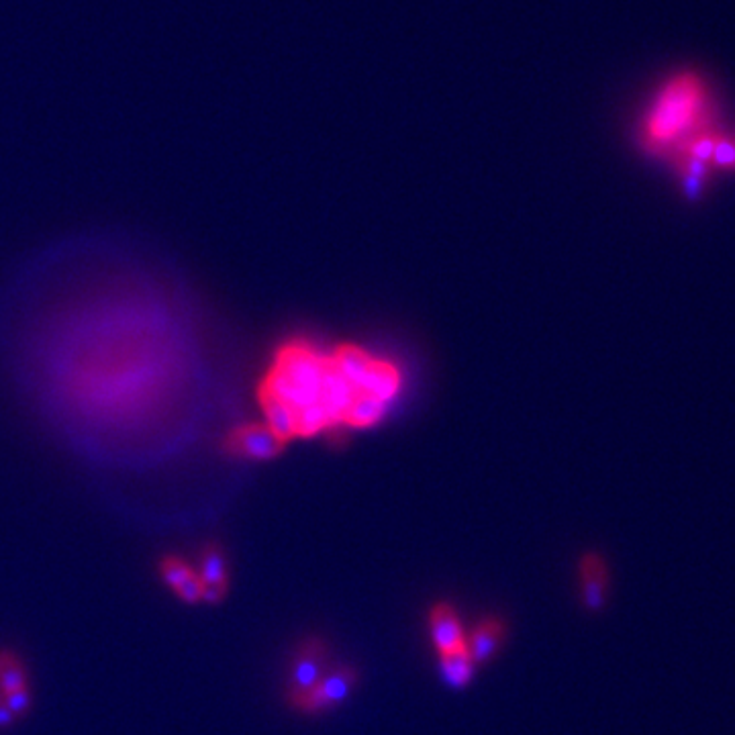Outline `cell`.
Masks as SVG:
<instances>
[{
	"label": "cell",
	"instance_id": "cell-1",
	"mask_svg": "<svg viewBox=\"0 0 735 735\" xmlns=\"http://www.w3.org/2000/svg\"><path fill=\"white\" fill-rule=\"evenodd\" d=\"M327 354L307 341L280 346L258 386V401L284 405L294 417V435L311 437L335 427L323 407V380Z\"/></svg>",
	"mask_w": 735,
	"mask_h": 735
},
{
	"label": "cell",
	"instance_id": "cell-2",
	"mask_svg": "<svg viewBox=\"0 0 735 735\" xmlns=\"http://www.w3.org/2000/svg\"><path fill=\"white\" fill-rule=\"evenodd\" d=\"M711 127V96L697 72L670 76L652 96L637 127V141L652 156L670 158L691 137Z\"/></svg>",
	"mask_w": 735,
	"mask_h": 735
},
{
	"label": "cell",
	"instance_id": "cell-3",
	"mask_svg": "<svg viewBox=\"0 0 735 735\" xmlns=\"http://www.w3.org/2000/svg\"><path fill=\"white\" fill-rule=\"evenodd\" d=\"M360 682L358 668L352 664H331V668L301 697L288 705L301 715H323L346 703Z\"/></svg>",
	"mask_w": 735,
	"mask_h": 735
},
{
	"label": "cell",
	"instance_id": "cell-4",
	"mask_svg": "<svg viewBox=\"0 0 735 735\" xmlns=\"http://www.w3.org/2000/svg\"><path fill=\"white\" fill-rule=\"evenodd\" d=\"M331 668L329 644L319 635H309L294 648L286 668V703L307 693L311 686Z\"/></svg>",
	"mask_w": 735,
	"mask_h": 735
},
{
	"label": "cell",
	"instance_id": "cell-5",
	"mask_svg": "<svg viewBox=\"0 0 735 735\" xmlns=\"http://www.w3.org/2000/svg\"><path fill=\"white\" fill-rule=\"evenodd\" d=\"M284 446L286 441L276 435L264 421L235 425L223 439V450L227 456L250 462L276 458L284 450Z\"/></svg>",
	"mask_w": 735,
	"mask_h": 735
},
{
	"label": "cell",
	"instance_id": "cell-6",
	"mask_svg": "<svg viewBox=\"0 0 735 735\" xmlns=\"http://www.w3.org/2000/svg\"><path fill=\"white\" fill-rule=\"evenodd\" d=\"M156 572L160 582L184 605H203V582L194 562L180 554L166 552L158 558Z\"/></svg>",
	"mask_w": 735,
	"mask_h": 735
},
{
	"label": "cell",
	"instance_id": "cell-7",
	"mask_svg": "<svg viewBox=\"0 0 735 735\" xmlns=\"http://www.w3.org/2000/svg\"><path fill=\"white\" fill-rule=\"evenodd\" d=\"M196 572L203 582V603L205 605H221L229 593V560L225 550L217 542H209L199 550L196 556Z\"/></svg>",
	"mask_w": 735,
	"mask_h": 735
},
{
	"label": "cell",
	"instance_id": "cell-8",
	"mask_svg": "<svg viewBox=\"0 0 735 735\" xmlns=\"http://www.w3.org/2000/svg\"><path fill=\"white\" fill-rule=\"evenodd\" d=\"M578 593L588 613H599L609 597V568L601 554L586 552L578 562Z\"/></svg>",
	"mask_w": 735,
	"mask_h": 735
},
{
	"label": "cell",
	"instance_id": "cell-9",
	"mask_svg": "<svg viewBox=\"0 0 735 735\" xmlns=\"http://www.w3.org/2000/svg\"><path fill=\"white\" fill-rule=\"evenodd\" d=\"M509 635V625L499 615H484L466 631V648L476 662V666H486L493 662L503 650Z\"/></svg>",
	"mask_w": 735,
	"mask_h": 735
},
{
	"label": "cell",
	"instance_id": "cell-10",
	"mask_svg": "<svg viewBox=\"0 0 735 735\" xmlns=\"http://www.w3.org/2000/svg\"><path fill=\"white\" fill-rule=\"evenodd\" d=\"M427 629L435 654H444L466 646V629L462 617L448 601H439L429 609Z\"/></svg>",
	"mask_w": 735,
	"mask_h": 735
},
{
	"label": "cell",
	"instance_id": "cell-11",
	"mask_svg": "<svg viewBox=\"0 0 735 735\" xmlns=\"http://www.w3.org/2000/svg\"><path fill=\"white\" fill-rule=\"evenodd\" d=\"M437 666H439V672H441V678H444V682L448 686H452V689H458V691L466 689V686L474 680V676L478 672V666L472 660L466 646L444 652V654H437Z\"/></svg>",
	"mask_w": 735,
	"mask_h": 735
},
{
	"label": "cell",
	"instance_id": "cell-12",
	"mask_svg": "<svg viewBox=\"0 0 735 735\" xmlns=\"http://www.w3.org/2000/svg\"><path fill=\"white\" fill-rule=\"evenodd\" d=\"M29 689V672L21 656L13 650H0V697Z\"/></svg>",
	"mask_w": 735,
	"mask_h": 735
},
{
	"label": "cell",
	"instance_id": "cell-13",
	"mask_svg": "<svg viewBox=\"0 0 735 735\" xmlns=\"http://www.w3.org/2000/svg\"><path fill=\"white\" fill-rule=\"evenodd\" d=\"M388 411V403L370 397V395H358L350 409L346 411V417H343V425L346 427H368L378 423Z\"/></svg>",
	"mask_w": 735,
	"mask_h": 735
},
{
	"label": "cell",
	"instance_id": "cell-14",
	"mask_svg": "<svg viewBox=\"0 0 735 735\" xmlns=\"http://www.w3.org/2000/svg\"><path fill=\"white\" fill-rule=\"evenodd\" d=\"M711 166L721 170H735V141L719 135L713 147Z\"/></svg>",
	"mask_w": 735,
	"mask_h": 735
}]
</instances>
